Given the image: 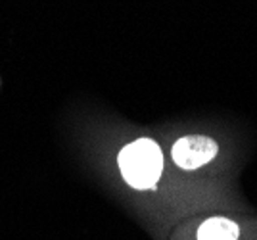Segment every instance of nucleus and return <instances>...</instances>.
<instances>
[{
  "mask_svg": "<svg viewBox=\"0 0 257 240\" xmlns=\"http://www.w3.org/2000/svg\"><path fill=\"white\" fill-rule=\"evenodd\" d=\"M117 164L127 185L139 190H148L160 181L163 171V154L158 142L152 139H139L119 152Z\"/></svg>",
  "mask_w": 257,
  "mask_h": 240,
  "instance_id": "obj_1",
  "label": "nucleus"
},
{
  "mask_svg": "<svg viewBox=\"0 0 257 240\" xmlns=\"http://www.w3.org/2000/svg\"><path fill=\"white\" fill-rule=\"evenodd\" d=\"M217 152H219V146L213 139L204 137V135H188L173 144L171 156L179 167L192 171V169L209 164L217 156Z\"/></svg>",
  "mask_w": 257,
  "mask_h": 240,
  "instance_id": "obj_2",
  "label": "nucleus"
},
{
  "mask_svg": "<svg viewBox=\"0 0 257 240\" xmlns=\"http://www.w3.org/2000/svg\"><path fill=\"white\" fill-rule=\"evenodd\" d=\"M240 227L226 217H211L198 229V240H238Z\"/></svg>",
  "mask_w": 257,
  "mask_h": 240,
  "instance_id": "obj_3",
  "label": "nucleus"
}]
</instances>
